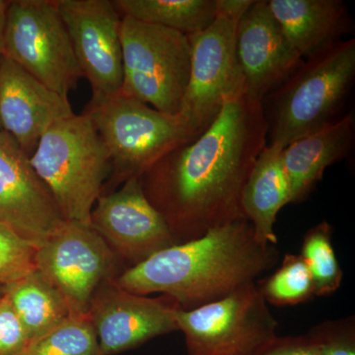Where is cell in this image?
<instances>
[{
	"label": "cell",
	"instance_id": "6da1fadb",
	"mask_svg": "<svg viewBox=\"0 0 355 355\" xmlns=\"http://www.w3.org/2000/svg\"><path fill=\"white\" fill-rule=\"evenodd\" d=\"M263 102L244 90L231 97L207 130L147 170L142 189L178 243L247 220L241 200L257 159L268 146Z\"/></svg>",
	"mask_w": 355,
	"mask_h": 355
},
{
	"label": "cell",
	"instance_id": "7a4b0ae2",
	"mask_svg": "<svg viewBox=\"0 0 355 355\" xmlns=\"http://www.w3.org/2000/svg\"><path fill=\"white\" fill-rule=\"evenodd\" d=\"M275 245H261L248 220L211 229L190 241L176 243L130 266L114 279L139 295L162 293L191 310L256 282L279 263Z\"/></svg>",
	"mask_w": 355,
	"mask_h": 355
},
{
	"label": "cell",
	"instance_id": "3957f363",
	"mask_svg": "<svg viewBox=\"0 0 355 355\" xmlns=\"http://www.w3.org/2000/svg\"><path fill=\"white\" fill-rule=\"evenodd\" d=\"M355 79V40H342L306 58L268 99V146L286 148L338 121ZM265 101V100H263Z\"/></svg>",
	"mask_w": 355,
	"mask_h": 355
},
{
	"label": "cell",
	"instance_id": "277c9868",
	"mask_svg": "<svg viewBox=\"0 0 355 355\" xmlns=\"http://www.w3.org/2000/svg\"><path fill=\"white\" fill-rule=\"evenodd\" d=\"M30 161L64 220L90 226L91 212L112 167L90 116L74 114L49 128Z\"/></svg>",
	"mask_w": 355,
	"mask_h": 355
},
{
	"label": "cell",
	"instance_id": "5b68a950",
	"mask_svg": "<svg viewBox=\"0 0 355 355\" xmlns=\"http://www.w3.org/2000/svg\"><path fill=\"white\" fill-rule=\"evenodd\" d=\"M108 149L119 182L140 178L160 159L202 135L183 114L161 113L119 94L90 102L85 112Z\"/></svg>",
	"mask_w": 355,
	"mask_h": 355
},
{
	"label": "cell",
	"instance_id": "8992f818",
	"mask_svg": "<svg viewBox=\"0 0 355 355\" xmlns=\"http://www.w3.org/2000/svg\"><path fill=\"white\" fill-rule=\"evenodd\" d=\"M121 94L139 100L161 113H181L190 80L188 35L123 17Z\"/></svg>",
	"mask_w": 355,
	"mask_h": 355
},
{
	"label": "cell",
	"instance_id": "52a82bcc",
	"mask_svg": "<svg viewBox=\"0 0 355 355\" xmlns=\"http://www.w3.org/2000/svg\"><path fill=\"white\" fill-rule=\"evenodd\" d=\"M253 0H217L216 18L202 31L188 35L190 80L181 114L203 132L224 104L244 90L237 53L238 23Z\"/></svg>",
	"mask_w": 355,
	"mask_h": 355
},
{
	"label": "cell",
	"instance_id": "ba28073f",
	"mask_svg": "<svg viewBox=\"0 0 355 355\" xmlns=\"http://www.w3.org/2000/svg\"><path fill=\"white\" fill-rule=\"evenodd\" d=\"M2 55L64 97L83 77L58 1L53 0L9 2Z\"/></svg>",
	"mask_w": 355,
	"mask_h": 355
},
{
	"label": "cell",
	"instance_id": "9c48e42d",
	"mask_svg": "<svg viewBox=\"0 0 355 355\" xmlns=\"http://www.w3.org/2000/svg\"><path fill=\"white\" fill-rule=\"evenodd\" d=\"M188 355H253L277 336V323L257 282L223 298L177 312Z\"/></svg>",
	"mask_w": 355,
	"mask_h": 355
},
{
	"label": "cell",
	"instance_id": "30bf717a",
	"mask_svg": "<svg viewBox=\"0 0 355 355\" xmlns=\"http://www.w3.org/2000/svg\"><path fill=\"white\" fill-rule=\"evenodd\" d=\"M114 266L116 254L106 241L77 222L64 221L37 248V270L62 294L71 314H87Z\"/></svg>",
	"mask_w": 355,
	"mask_h": 355
},
{
	"label": "cell",
	"instance_id": "8fae6325",
	"mask_svg": "<svg viewBox=\"0 0 355 355\" xmlns=\"http://www.w3.org/2000/svg\"><path fill=\"white\" fill-rule=\"evenodd\" d=\"M83 77L90 83L91 102L121 92L123 85L121 17L110 0H58Z\"/></svg>",
	"mask_w": 355,
	"mask_h": 355
},
{
	"label": "cell",
	"instance_id": "7c38bea8",
	"mask_svg": "<svg viewBox=\"0 0 355 355\" xmlns=\"http://www.w3.org/2000/svg\"><path fill=\"white\" fill-rule=\"evenodd\" d=\"M180 309L170 296L153 298L132 293L111 279L96 292L88 314L103 355H116L178 331Z\"/></svg>",
	"mask_w": 355,
	"mask_h": 355
},
{
	"label": "cell",
	"instance_id": "4fadbf2b",
	"mask_svg": "<svg viewBox=\"0 0 355 355\" xmlns=\"http://www.w3.org/2000/svg\"><path fill=\"white\" fill-rule=\"evenodd\" d=\"M90 220L91 227L116 256L132 266L178 243L165 219L146 198L140 178L128 179L120 190L100 196Z\"/></svg>",
	"mask_w": 355,
	"mask_h": 355
},
{
	"label": "cell",
	"instance_id": "5bb4252c",
	"mask_svg": "<svg viewBox=\"0 0 355 355\" xmlns=\"http://www.w3.org/2000/svg\"><path fill=\"white\" fill-rule=\"evenodd\" d=\"M64 221L29 156L0 130V223L39 245Z\"/></svg>",
	"mask_w": 355,
	"mask_h": 355
},
{
	"label": "cell",
	"instance_id": "9a60e30c",
	"mask_svg": "<svg viewBox=\"0 0 355 355\" xmlns=\"http://www.w3.org/2000/svg\"><path fill=\"white\" fill-rule=\"evenodd\" d=\"M236 53L245 92L261 102L304 60L287 41L266 0H253L243 14L238 23Z\"/></svg>",
	"mask_w": 355,
	"mask_h": 355
},
{
	"label": "cell",
	"instance_id": "2e32d148",
	"mask_svg": "<svg viewBox=\"0 0 355 355\" xmlns=\"http://www.w3.org/2000/svg\"><path fill=\"white\" fill-rule=\"evenodd\" d=\"M73 114L67 97L0 55V125L29 157L49 128Z\"/></svg>",
	"mask_w": 355,
	"mask_h": 355
},
{
	"label": "cell",
	"instance_id": "e0dca14e",
	"mask_svg": "<svg viewBox=\"0 0 355 355\" xmlns=\"http://www.w3.org/2000/svg\"><path fill=\"white\" fill-rule=\"evenodd\" d=\"M354 116L347 114L317 132L301 137L282 150L291 203L303 202L327 168L342 160L354 142Z\"/></svg>",
	"mask_w": 355,
	"mask_h": 355
},
{
	"label": "cell",
	"instance_id": "ac0fdd59",
	"mask_svg": "<svg viewBox=\"0 0 355 355\" xmlns=\"http://www.w3.org/2000/svg\"><path fill=\"white\" fill-rule=\"evenodd\" d=\"M287 41L303 58L342 41L352 17L342 0H268Z\"/></svg>",
	"mask_w": 355,
	"mask_h": 355
},
{
	"label": "cell",
	"instance_id": "d6986e66",
	"mask_svg": "<svg viewBox=\"0 0 355 355\" xmlns=\"http://www.w3.org/2000/svg\"><path fill=\"white\" fill-rule=\"evenodd\" d=\"M282 150L266 146L254 163L242 193L245 218L252 224L254 238L261 245H277L275 224L280 209L291 203Z\"/></svg>",
	"mask_w": 355,
	"mask_h": 355
},
{
	"label": "cell",
	"instance_id": "ffe728a7",
	"mask_svg": "<svg viewBox=\"0 0 355 355\" xmlns=\"http://www.w3.org/2000/svg\"><path fill=\"white\" fill-rule=\"evenodd\" d=\"M4 288L29 342L55 328L71 314L62 294L37 270Z\"/></svg>",
	"mask_w": 355,
	"mask_h": 355
},
{
	"label": "cell",
	"instance_id": "44dd1931",
	"mask_svg": "<svg viewBox=\"0 0 355 355\" xmlns=\"http://www.w3.org/2000/svg\"><path fill=\"white\" fill-rule=\"evenodd\" d=\"M112 3L121 17L186 35L209 27L217 13V0H114Z\"/></svg>",
	"mask_w": 355,
	"mask_h": 355
},
{
	"label": "cell",
	"instance_id": "7402d4cb",
	"mask_svg": "<svg viewBox=\"0 0 355 355\" xmlns=\"http://www.w3.org/2000/svg\"><path fill=\"white\" fill-rule=\"evenodd\" d=\"M18 355H103L89 314H70Z\"/></svg>",
	"mask_w": 355,
	"mask_h": 355
},
{
	"label": "cell",
	"instance_id": "603a6c76",
	"mask_svg": "<svg viewBox=\"0 0 355 355\" xmlns=\"http://www.w3.org/2000/svg\"><path fill=\"white\" fill-rule=\"evenodd\" d=\"M331 234V224L322 221L309 229L303 238L300 256L312 277L315 296L330 295L342 286L343 273L334 250Z\"/></svg>",
	"mask_w": 355,
	"mask_h": 355
},
{
	"label": "cell",
	"instance_id": "cb8c5ba5",
	"mask_svg": "<svg viewBox=\"0 0 355 355\" xmlns=\"http://www.w3.org/2000/svg\"><path fill=\"white\" fill-rule=\"evenodd\" d=\"M257 287L266 302L275 306L297 305L315 296L312 277L300 254H286L279 268Z\"/></svg>",
	"mask_w": 355,
	"mask_h": 355
},
{
	"label": "cell",
	"instance_id": "d4e9b609",
	"mask_svg": "<svg viewBox=\"0 0 355 355\" xmlns=\"http://www.w3.org/2000/svg\"><path fill=\"white\" fill-rule=\"evenodd\" d=\"M37 248L0 223V286L13 284L37 270Z\"/></svg>",
	"mask_w": 355,
	"mask_h": 355
},
{
	"label": "cell",
	"instance_id": "484cf974",
	"mask_svg": "<svg viewBox=\"0 0 355 355\" xmlns=\"http://www.w3.org/2000/svg\"><path fill=\"white\" fill-rule=\"evenodd\" d=\"M306 336L319 355H355L354 317L324 321Z\"/></svg>",
	"mask_w": 355,
	"mask_h": 355
},
{
	"label": "cell",
	"instance_id": "4316f807",
	"mask_svg": "<svg viewBox=\"0 0 355 355\" xmlns=\"http://www.w3.org/2000/svg\"><path fill=\"white\" fill-rule=\"evenodd\" d=\"M28 343L24 327L4 294L0 297V355H18Z\"/></svg>",
	"mask_w": 355,
	"mask_h": 355
},
{
	"label": "cell",
	"instance_id": "83f0119b",
	"mask_svg": "<svg viewBox=\"0 0 355 355\" xmlns=\"http://www.w3.org/2000/svg\"><path fill=\"white\" fill-rule=\"evenodd\" d=\"M253 355H319L307 336H275Z\"/></svg>",
	"mask_w": 355,
	"mask_h": 355
},
{
	"label": "cell",
	"instance_id": "f1b7e54d",
	"mask_svg": "<svg viewBox=\"0 0 355 355\" xmlns=\"http://www.w3.org/2000/svg\"><path fill=\"white\" fill-rule=\"evenodd\" d=\"M9 2L0 0V55L4 53V35H6L7 9Z\"/></svg>",
	"mask_w": 355,
	"mask_h": 355
},
{
	"label": "cell",
	"instance_id": "f546056e",
	"mask_svg": "<svg viewBox=\"0 0 355 355\" xmlns=\"http://www.w3.org/2000/svg\"><path fill=\"white\" fill-rule=\"evenodd\" d=\"M4 292H6V288L3 286H0V297L4 295Z\"/></svg>",
	"mask_w": 355,
	"mask_h": 355
},
{
	"label": "cell",
	"instance_id": "4dcf8cb0",
	"mask_svg": "<svg viewBox=\"0 0 355 355\" xmlns=\"http://www.w3.org/2000/svg\"><path fill=\"white\" fill-rule=\"evenodd\" d=\"M0 130H2L1 125H0Z\"/></svg>",
	"mask_w": 355,
	"mask_h": 355
}]
</instances>
